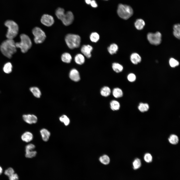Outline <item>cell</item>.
Masks as SVG:
<instances>
[{"label":"cell","mask_w":180,"mask_h":180,"mask_svg":"<svg viewBox=\"0 0 180 180\" xmlns=\"http://www.w3.org/2000/svg\"><path fill=\"white\" fill-rule=\"evenodd\" d=\"M40 21L42 24L48 27L52 26L54 22L53 17L48 14L43 15L41 18Z\"/></svg>","instance_id":"9c48e42d"},{"label":"cell","mask_w":180,"mask_h":180,"mask_svg":"<svg viewBox=\"0 0 180 180\" xmlns=\"http://www.w3.org/2000/svg\"><path fill=\"white\" fill-rule=\"evenodd\" d=\"M100 36L98 33L96 32L92 33L90 36V39L92 42H96L99 40Z\"/></svg>","instance_id":"f546056e"},{"label":"cell","mask_w":180,"mask_h":180,"mask_svg":"<svg viewBox=\"0 0 180 180\" xmlns=\"http://www.w3.org/2000/svg\"><path fill=\"white\" fill-rule=\"evenodd\" d=\"M15 43L13 39H8L3 41L0 46V51L2 54L8 58H12V55L16 51Z\"/></svg>","instance_id":"6da1fadb"},{"label":"cell","mask_w":180,"mask_h":180,"mask_svg":"<svg viewBox=\"0 0 180 180\" xmlns=\"http://www.w3.org/2000/svg\"><path fill=\"white\" fill-rule=\"evenodd\" d=\"M141 165L140 160L138 158H136L133 162V168L135 170L139 168L141 166Z\"/></svg>","instance_id":"d6a6232c"},{"label":"cell","mask_w":180,"mask_h":180,"mask_svg":"<svg viewBox=\"0 0 180 180\" xmlns=\"http://www.w3.org/2000/svg\"><path fill=\"white\" fill-rule=\"evenodd\" d=\"M20 38V42L15 43L16 46V48H20L22 52L25 53L31 48L32 42L29 37L25 34H21Z\"/></svg>","instance_id":"3957f363"},{"label":"cell","mask_w":180,"mask_h":180,"mask_svg":"<svg viewBox=\"0 0 180 180\" xmlns=\"http://www.w3.org/2000/svg\"><path fill=\"white\" fill-rule=\"evenodd\" d=\"M2 167L0 166V175L2 174Z\"/></svg>","instance_id":"b9f144b4"},{"label":"cell","mask_w":180,"mask_h":180,"mask_svg":"<svg viewBox=\"0 0 180 180\" xmlns=\"http://www.w3.org/2000/svg\"><path fill=\"white\" fill-rule=\"evenodd\" d=\"M117 12L118 16L121 18L127 20L132 16L133 11L130 6L120 4L118 6Z\"/></svg>","instance_id":"8992f818"},{"label":"cell","mask_w":180,"mask_h":180,"mask_svg":"<svg viewBox=\"0 0 180 180\" xmlns=\"http://www.w3.org/2000/svg\"><path fill=\"white\" fill-rule=\"evenodd\" d=\"M92 50V46L88 44L83 45L81 48L82 53L88 58L91 57V52Z\"/></svg>","instance_id":"8fae6325"},{"label":"cell","mask_w":180,"mask_h":180,"mask_svg":"<svg viewBox=\"0 0 180 180\" xmlns=\"http://www.w3.org/2000/svg\"><path fill=\"white\" fill-rule=\"evenodd\" d=\"M21 138L22 140L23 141L28 142L32 140L33 136L31 132L27 131L24 132L22 134Z\"/></svg>","instance_id":"4fadbf2b"},{"label":"cell","mask_w":180,"mask_h":180,"mask_svg":"<svg viewBox=\"0 0 180 180\" xmlns=\"http://www.w3.org/2000/svg\"><path fill=\"white\" fill-rule=\"evenodd\" d=\"M90 4L93 8H96L98 6V5L96 1L94 0H92Z\"/></svg>","instance_id":"ab89813d"},{"label":"cell","mask_w":180,"mask_h":180,"mask_svg":"<svg viewBox=\"0 0 180 180\" xmlns=\"http://www.w3.org/2000/svg\"><path fill=\"white\" fill-rule=\"evenodd\" d=\"M86 2L88 4H90L91 0H85Z\"/></svg>","instance_id":"60d3db41"},{"label":"cell","mask_w":180,"mask_h":180,"mask_svg":"<svg viewBox=\"0 0 180 180\" xmlns=\"http://www.w3.org/2000/svg\"><path fill=\"white\" fill-rule=\"evenodd\" d=\"M173 34L176 38L180 39V26L179 24H175L173 27Z\"/></svg>","instance_id":"7402d4cb"},{"label":"cell","mask_w":180,"mask_h":180,"mask_svg":"<svg viewBox=\"0 0 180 180\" xmlns=\"http://www.w3.org/2000/svg\"><path fill=\"white\" fill-rule=\"evenodd\" d=\"M110 105L111 109L114 111L119 110L120 106L119 102L115 100H112L110 103Z\"/></svg>","instance_id":"d4e9b609"},{"label":"cell","mask_w":180,"mask_h":180,"mask_svg":"<svg viewBox=\"0 0 180 180\" xmlns=\"http://www.w3.org/2000/svg\"><path fill=\"white\" fill-rule=\"evenodd\" d=\"M147 38L149 42L152 44L157 45L160 44L162 40V35L160 32H157L154 33H148Z\"/></svg>","instance_id":"ba28073f"},{"label":"cell","mask_w":180,"mask_h":180,"mask_svg":"<svg viewBox=\"0 0 180 180\" xmlns=\"http://www.w3.org/2000/svg\"><path fill=\"white\" fill-rule=\"evenodd\" d=\"M8 29L6 35L8 39H13L17 35L18 31V27L17 24L12 20L6 21L4 23Z\"/></svg>","instance_id":"5b68a950"},{"label":"cell","mask_w":180,"mask_h":180,"mask_svg":"<svg viewBox=\"0 0 180 180\" xmlns=\"http://www.w3.org/2000/svg\"><path fill=\"white\" fill-rule=\"evenodd\" d=\"M10 180H18V174L14 173L11 175L9 176Z\"/></svg>","instance_id":"74e56055"},{"label":"cell","mask_w":180,"mask_h":180,"mask_svg":"<svg viewBox=\"0 0 180 180\" xmlns=\"http://www.w3.org/2000/svg\"><path fill=\"white\" fill-rule=\"evenodd\" d=\"M144 160L146 162L149 163L151 162L152 160V156L149 153H146L144 155Z\"/></svg>","instance_id":"e575fe53"},{"label":"cell","mask_w":180,"mask_h":180,"mask_svg":"<svg viewBox=\"0 0 180 180\" xmlns=\"http://www.w3.org/2000/svg\"><path fill=\"white\" fill-rule=\"evenodd\" d=\"M40 133L42 140L46 142L48 141L50 136V132L46 129L43 128L40 130Z\"/></svg>","instance_id":"5bb4252c"},{"label":"cell","mask_w":180,"mask_h":180,"mask_svg":"<svg viewBox=\"0 0 180 180\" xmlns=\"http://www.w3.org/2000/svg\"><path fill=\"white\" fill-rule=\"evenodd\" d=\"M128 80L131 82H134L136 79V75L133 73H130L127 76Z\"/></svg>","instance_id":"8d00e7d4"},{"label":"cell","mask_w":180,"mask_h":180,"mask_svg":"<svg viewBox=\"0 0 180 180\" xmlns=\"http://www.w3.org/2000/svg\"><path fill=\"white\" fill-rule=\"evenodd\" d=\"M145 25L144 21L141 19L137 20L134 23L135 26L138 30H140L142 29Z\"/></svg>","instance_id":"d6986e66"},{"label":"cell","mask_w":180,"mask_h":180,"mask_svg":"<svg viewBox=\"0 0 180 180\" xmlns=\"http://www.w3.org/2000/svg\"><path fill=\"white\" fill-rule=\"evenodd\" d=\"M99 160L102 164L105 165L108 164L110 162L109 158L106 155L101 156L99 158Z\"/></svg>","instance_id":"1f68e13d"},{"label":"cell","mask_w":180,"mask_h":180,"mask_svg":"<svg viewBox=\"0 0 180 180\" xmlns=\"http://www.w3.org/2000/svg\"><path fill=\"white\" fill-rule=\"evenodd\" d=\"M130 60L133 64H137L140 62L141 58L138 54L136 53H134L131 55Z\"/></svg>","instance_id":"9a60e30c"},{"label":"cell","mask_w":180,"mask_h":180,"mask_svg":"<svg viewBox=\"0 0 180 180\" xmlns=\"http://www.w3.org/2000/svg\"><path fill=\"white\" fill-rule=\"evenodd\" d=\"M12 66L10 62H8L4 65L3 68L4 72L6 74H8L12 71Z\"/></svg>","instance_id":"4316f807"},{"label":"cell","mask_w":180,"mask_h":180,"mask_svg":"<svg viewBox=\"0 0 180 180\" xmlns=\"http://www.w3.org/2000/svg\"><path fill=\"white\" fill-rule=\"evenodd\" d=\"M112 68L113 70L117 73L121 72L123 69V67L122 65L116 62L112 64Z\"/></svg>","instance_id":"603a6c76"},{"label":"cell","mask_w":180,"mask_h":180,"mask_svg":"<svg viewBox=\"0 0 180 180\" xmlns=\"http://www.w3.org/2000/svg\"><path fill=\"white\" fill-rule=\"evenodd\" d=\"M111 90L110 88L107 86H104L102 88L100 91V94L103 96L107 97L110 94Z\"/></svg>","instance_id":"ffe728a7"},{"label":"cell","mask_w":180,"mask_h":180,"mask_svg":"<svg viewBox=\"0 0 180 180\" xmlns=\"http://www.w3.org/2000/svg\"><path fill=\"white\" fill-rule=\"evenodd\" d=\"M65 40L68 47L70 49H73L80 46L81 38L78 35L70 34L66 35Z\"/></svg>","instance_id":"277c9868"},{"label":"cell","mask_w":180,"mask_h":180,"mask_svg":"<svg viewBox=\"0 0 180 180\" xmlns=\"http://www.w3.org/2000/svg\"><path fill=\"white\" fill-rule=\"evenodd\" d=\"M35 148V146L34 144H27L26 146L25 150H34Z\"/></svg>","instance_id":"f35d334b"},{"label":"cell","mask_w":180,"mask_h":180,"mask_svg":"<svg viewBox=\"0 0 180 180\" xmlns=\"http://www.w3.org/2000/svg\"><path fill=\"white\" fill-rule=\"evenodd\" d=\"M118 50V46L116 44L114 43L111 44L108 48V52L112 55L116 54Z\"/></svg>","instance_id":"ac0fdd59"},{"label":"cell","mask_w":180,"mask_h":180,"mask_svg":"<svg viewBox=\"0 0 180 180\" xmlns=\"http://www.w3.org/2000/svg\"><path fill=\"white\" fill-rule=\"evenodd\" d=\"M25 156L28 158H32L35 157L37 154L36 151L34 150H25Z\"/></svg>","instance_id":"f1b7e54d"},{"label":"cell","mask_w":180,"mask_h":180,"mask_svg":"<svg viewBox=\"0 0 180 180\" xmlns=\"http://www.w3.org/2000/svg\"><path fill=\"white\" fill-rule=\"evenodd\" d=\"M75 62L77 64L81 65L83 64L84 62L85 59L84 56L80 54H77L74 58Z\"/></svg>","instance_id":"2e32d148"},{"label":"cell","mask_w":180,"mask_h":180,"mask_svg":"<svg viewBox=\"0 0 180 180\" xmlns=\"http://www.w3.org/2000/svg\"><path fill=\"white\" fill-rule=\"evenodd\" d=\"M14 169L11 168H10L6 170L4 172V174L8 177L14 174Z\"/></svg>","instance_id":"d590c367"},{"label":"cell","mask_w":180,"mask_h":180,"mask_svg":"<svg viewBox=\"0 0 180 180\" xmlns=\"http://www.w3.org/2000/svg\"><path fill=\"white\" fill-rule=\"evenodd\" d=\"M138 108L140 112H144L148 110L149 106L148 104L141 103L138 106Z\"/></svg>","instance_id":"83f0119b"},{"label":"cell","mask_w":180,"mask_h":180,"mask_svg":"<svg viewBox=\"0 0 180 180\" xmlns=\"http://www.w3.org/2000/svg\"><path fill=\"white\" fill-rule=\"evenodd\" d=\"M32 33L34 36V41L36 44L42 43L46 38L44 32L40 28L36 27L32 30Z\"/></svg>","instance_id":"52a82bcc"},{"label":"cell","mask_w":180,"mask_h":180,"mask_svg":"<svg viewBox=\"0 0 180 180\" xmlns=\"http://www.w3.org/2000/svg\"><path fill=\"white\" fill-rule=\"evenodd\" d=\"M69 77L72 80L78 82L80 79V76L78 71L76 69L73 68L70 71L69 73Z\"/></svg>","instance_id":"7c38bea8"},{"label":"cell","mask_w":180,"mask_h":180,"mask_svg":"<svg viewBox=\"0 0 180 180\" xmlns=\"http://www.w3.org/2000/svg\"><path fill=\"white\" fill-rule=\"evenodd\" d=\"M169 64L171 67L172 68L175 67L179 64L178 62L174 58H171L169 61Z\"/></svg>","instance_id":"836d02e7"},{"label":"cell","mask_w":180,"mask_h":180,"mask_svg":"<svg viewBox=\"0 0 180 180\" xmlns=\"http://www.w3.org/2000/svg\"><path fill=\"white\" fill-rule=\"evenodd\" d=\"M23 119L26 123L31 124L36 123L38 121L37 117L32 114H24L22 116Z\"/></svg>","instance_id":"30bf717a"},{"label":"cell","mask_w":180,"mask_h":180,"mask_svg":"<svg viewBox=\"0 0 180 180\" xmlns=\"http://www.w3.org/2000/svg\"><path fill=\"white\" fill-rule=\"evenodd\" d=\"M30 90L34 96L37 98H40L41 95V92L39 89L36 87H32L30 88Z\"/></svg>","instance_id":"cb8c5ba5"},{"label":"cell","mask_w":180,"mask_h":180,"mask_svg":"<svg viewBox=\"0 0 180 180\" xmlns=\"http://www.w3.org/2000/svg\"><path fill=\"white\" fill-rule=\"evenodd\" d=\"M72 58L70 54L68 52H64L61 56V59L64 62L68 63H70L72 60Z\"/></svg>","instance_id":"e0dca14e"},{"label":"cell","mask_w":180,"mask_h":180,"mask_svg":"<svg viewBox=\"0 0 180 180\" xmlns=\"http://www.w3.org/2000/svg\"></svg>","instance_id":"7bdbcfd3"},{"label":"cell","mask_w":180,"mask_h":180,"mask_svg":"<svg viewBox=\"0 0 180 180\" xmlns=\"http://www.w3.org/2000/svg\"><path fill=\"white\" fill-rule=\"evenodd\" d=\"M168 140L170 143L174 145L177 144L178 143L179 138L176 135L172 134L169 137Z\"/></svg>","instance_id":"484cf974"},{"label":"cell","mask_w":180,"mask_h":180,"mask_svg":"<svg viewBox=\"0 0 180 180\" xmlns=\"http://www.w3.org/2000/svg\"><path fill=\"white\" fill-rule=\"evenodd\" d=\"M60 121L64 123L66 126H68L70 123V121L69 118L67 116L65 115H63L59 118Z\"/></svg>","instance_id":"4dcf8cb0"},{"label":"cell","mask_w":180,"mask_h":180,"mask_svg":"<svg viewBox=\"0 0 180 180\" xmlns=\"http://www.w3.org/2000/svg\"><path fill=\"white\" fill-rule=\"evenodd\" d=\"M55 14L57 18L66 26L70 25L74 20V17L72 12L69 11L65 13L63 8H58L56 10Z\"/></svg>","instance_id":"7a4b0ae2"},{"label":"cell","mask_w":180,"mask_h":180,"mask_svg":"<svg viewBox=\"0 0 180 180\" xmlns=\"http://www.w3.org/2000/svg\"><path fill=\"white\" fill-rule=\"evenodd\" d=\"M113 95L116 98H118L122 97L123 95V92L120 88H114L112 91Z\"/></svg>","instance_id":"44dd1931"}]
</instances>
